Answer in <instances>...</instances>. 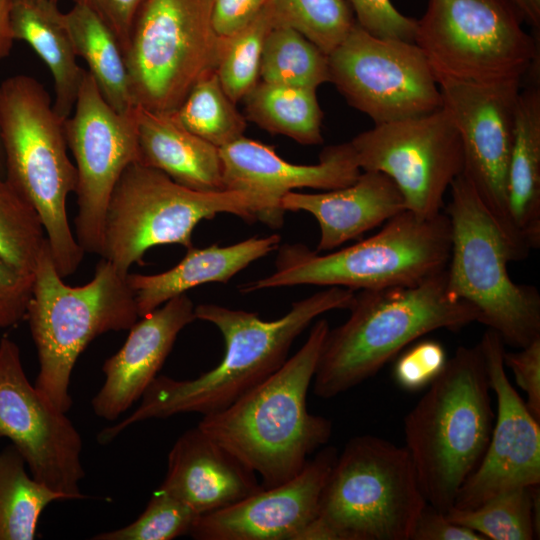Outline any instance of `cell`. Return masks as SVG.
Instances as JSON below:
<instances>
[{"instance_id": "6da1fadb", "label": "cell", "mask_w": 540, "mask_h": 540, "mask_svg": "<svg viewBox=\"0 0 540 540\" xmlns=\"http://www.w3.org/2000/svg\"><path fill=\"white\" fill-rule=\"evenodd\" d=\"M354 296V290L328 287L293 302L284 316L272 321L254 312L199 304L194 308L195 319L216 326L224 339L221 362L195 379L157 376L142 395L140 406L120 423L103 429L98 441L108 443L128 426L147 419L190 412L204 416L224 409L277 371L288 359L294 340L315 318L348 309Z\"/></svg>"}, {"instance_id": "7a4b0ae2", "label": "cell", "mask_w": 540, "mask_h": 540, "mask_svg": "<svg viewBox=\"0 0 540 540\" xmlns=\"http://www.w3.org/2000/svg\"><path fill=\"white\" fill-rule=\"evenodd\" d=\"M330 327L319 319L303 346L272 375L198 423L271 488L294 478L332 434V422L307 409V394Z\"/></svg>"}, {"instance_id": "3957f363", "label": "cell", "mask_w": 540, "mask_h": 540, "mask_svg": "<svg viewBox=\"0 0 540 540\" xmlns=\"http://www.w3.org/2000/svg\"><path fill=\"white\" fill-rule=\"evenodd\" d=\"M350 315L329 329L313 378L316 396L329 399L374 376L420 337L478 322L479 312L449 289L447 268L420 283L361 290Z\"/></svg>"}, {"instance_id": "277c9868", "label": "cell", "mask_w": 540, "mask_h": 540, "mask_svg": "<svg viewBox=\"0 0 540 540\" xmlns=\"http://www.w3.org/2000/svg\"><path fill=\"white\" fill-rule=\"evenodd\" d=\"M479 345L460 346L404 418L405 448L427 503L446 513L478 466L495 414Z\"/></svg>"}, {"instance_id": "5b68a950", "label": "cell", "mask_w": 540, "mask_h": 540, "mask_svg": "<svg viewBox=\"0 0 540 540\" xmlns=\"http://www.w3.org/2000/svg\"><path fill=\"white\" fill-rule=\"evenodd\" d=\"M0 137L4 177L39 214L56 269L65 278L85 254L66 210L77 171L68 156L64 120L35 78L19 74L0 84Z\"/></svg>"}, {"instance_id": "8992f818", "label": "cell", "mask_w": 540, "mask_h": 540, "mask_svg": "<svg viewBox=\"0 0 540 540\" xmlns=\"http://www.w3.org/2000/svg\"><path fill=\"white\" fill-rule=\"evenodd\" d=\"M26 318L40 365L34 386L50 406L66 413L72 405L70 378L80 354L96 337L129 330L140 317L127 275L101 258L88 283L68 285L46 239L34 269Z\"/></svg>"}, {"instance_id": "52a82bcc", "label": "cell", "mask_w": 540, "mask_h": 540, "mask_svg": "<svg viewBox=\"0 0 540 540\" xmlns=\"http://www.w3.org/2000/svg\"><path fill=\"white\" fill-rule=\"evenodd\" d=\"M275 271L240 291L297 285L376 290L422 282L448 266L451 224L445 211L424 217L405 209L373 236L329 254L304 245L278 248Z\"/></svg>"}, {"instance_id": "ba28073f", "label": "cell", "mask_w": 540, "mask_h": 540, "mask_svg": "<svg viewBox=\"0 0 540 540\" xmlns=\"http://www.w3.org/2000/svg\"><path fill=\"white\" fill-rule=\"evenodd\" d=\"M427 504L405 446L356 436L337 455L301 540H411Z\"/></svg>"}, {"instance_id": "9c48e42d", "label": "cell", "mask_w": 540, "mask_h": 540, "mask_svg": "<svg viewBox=\"0 0 540 540\" xmlns=\"http://www.w3.org/2000/svg\"><path fill=\"white\" fill-rule=\"evenodd\" d=\"M450 191L445 208L451 224L448 287L478 310V322L496 332L505 345L525 347L540 338L539 291L511 279L508 245L463 174Z\"/></svg>"}, {"instance_id": "30bf717a", "label": "cell", "mask_w": 540, "mask_h": 540, "mask_svg": "<svg viewBox=\"0 0 540 540\" xmlns=\"http://www.w3.org/2000/svg\"><path fill=\"white\" fill-rule=\"evenodd\" d=\"M255 207L248 193L192 190L157 169L132 163L119 178L107 205L101 258L127 275L152 247H192V233L202 220L229 213L252 223L256 221Z\"/></svg>"}, {"instance_id": "8fae6325", "label": "cell", "mask_w": 540, "mask_h": 540, "mask_svg": "<svg viewBox=\"0 0 540 540\" xmlns=\"http://www.w3.org/2000/svg\"><path fill=\"white\" fill-rule=\"evenodd\" d=\"M414 43L437 81L520 83L539 66V43L502 0H429Z\"/></svg>"}, {"instance_id": "7c38bea8", "label": "cell", "mask_w": 540, "mask_h": 540, "mask_svg": "<svg viewBox=\"0 0 540 540\" xmlns=\"http://www.w3.org/2000/svg\"><path fill=\"white\" fill-rule=\"evenodd\" d=\"M212 0H145L124 49L135 106L173 112L196 83L216 71L223 37Z\"/></svg>"}, {"instance_id": "4fadbf2b", "label": "cell", "mask_w": 540, "mask_h": 540, "mask_svg": "<svg viewBox=\"0 0 540 540\" xmlns=\"http://www.w3.org/2000/svg\"><path fill=\"white\" fill-rule=\"evenodd\" d=\"M328 66L329 82L375 125L442 108L439 83L414 42L376 37L356 22Z\"/></svg>"}, {"instance_id": "5bb4252c", "label": "cell", "mask_w": 540, "mask_h": 540, "mask_svg": "<svg viewBox=\"0 0 540 540\" xmlns=\"http://www.w3.org/2000/svg\"><path fill=\"white\" fill-rule=\"evenodd\" d=\"M349 142L361 171L386 174L406 209L424 217L442 212L444 195L464 168L459 133L443 108L375 125Z\"/></svg>"}, {"instance_id": "9a60e30c", "label": "cell", "mask_w": 540, "mask_h": 540, "mask_svg": "<svg viewBox=\"0 0 540 540\" xmlns=\"http://www.w3.org/2000/svg\"><path fill=\"white\" fill-rule=\"evenodd\" d=\"M134 109L128 114L114 110L86 70L73 114L64 120L77 171L75 237L85 253L101 256L110 196L124 170L137 162Z\"/></svg>"}, {"instance_id": "2e32d148", "label": "cell", "mask_w": 540, "mask_h": 540, "mask_svg": "<svg viewBox=\"0 0 540 540\" xmlns=\"http://www.w3.org/2000/svg\"><path fill=\"white\" fill-rule=\"evenodd\" d=\"M438 83L442 108L461 139L462 174L500 229L512 261H521L507 203L514 112L521 84L479 85L451 80Z\"/></svg>"}, {"instance_id": "e0dca14e", "label": "cell", "mask_w": 540, "mask_h": 540, "mask_svg": "<svg viewBox=\"0 0 540 540\" xmlns=\"http://www.w3.org/2000/svg\"><path fill=\"white\" fill-rule=\"evenodd\" d=\"M19 451L34 479L64 499L83 498L82 439L66 413L50 406L24 372L20 349L0 340V438Z\"/></svg>"}, {"instance_id": "ac0fdd59", "label": "cell", "mask_w": 540, "mask_h": 540, "mask_svg": "<svg viewBox=\"0 0 540 540\" xmlns=\"http://www.w3.org/2000/svg\"><path fill=\"white\" fill-rule=\"evenodd\" d=\"M478 345L497 414L485 453L457 494V509H472L502 492L540 484V422L506 374L501 337L488 329Z\"/></svg>"}, {"instance_id": "d6986e66", "label": "cell", "mask_w": 540, "mask_h": 540, "mask_svg": "<svg viewBox=\"0 0 540 540\" xmlns=\"http://www.w3.org/2000/svg\"><path fill=\"white\" fill-rule=\"evenodd\" d=\"M219 151L225 189L250 194L256 204V221L274 229L283 224L281 199L286 193L298 188H343L361 173L350 142L324 148L313 165L289 163L273 146L244 136Z\"/></svg>"}, {"instance_id": "ffe728a7", "label": "cell", "mask_w": 540, "mask_h": 540, "mask_svg": "<svg viewBox=\"0 0 540 540\" xmlns=\"http://www.w3.org/2000/svg\"><path fill=\"white\" fill-rule=\"evenodd\" d=\"M337 455L335 447H322L291 480L200 515L188 535L196 540H301L316 517Z\"/></svg>"}, {"instance_id": "44dd1931", "label": "cell", "mask_w": 540, "mask_h": 540, "mask_svg": "<svg viewBox=\"0 0 540 540\" xmlns=\"http://www.w3.org/2000/svg\"><path fill=\"white\" fill-rule=\"evenodd\" d=\"M194 308L182 294L133 324L123 346L103 364L105 381L91 402L98 417L113 421L142 397L180 331L195 320Z\"/></svg>"}, {"instance_id": "7402d4cb", "label": "cell", "mask_w": 540, "mask_h": 540, "mask_svg": "<svg viewBox=\"0 0 540 540\" xmlns=\"http://www.w3.org/2000/svg\"><path fill=\"white\" fill-rule=\"evenodd\" d=\"M167 464L159 489L190 506L199 516L264 488L255 472L198 427L176 440Z\"/></svg>"}, {"instance_id": "603a6c76", "label": "cell", "mask_w": 540, "mask_h": 540, "mask_svg": "<svg viewBox=\"0 0 540 540\" xmlns=\"http://www.w3.org/2000/svg\"><path fill=\"white\" fill-rule=\"evenodd\" d=\"M284 211L312 214L320 227L317 252L332 250L406 209L396 184L384 173L361 171L346 187L322 193L288 192L281 199Z\"/></svg>"}, {"instance_id": "cb8c5ba5", "label": "cell", "mask_w": 540, "mask_h": 540, "mask_svg": "<svg viewBox=\"0 0 540 540\" xmlns=\"http://www.w3.org/2000/svg\"><path fill=\"white\" fill-rule=\"evenodd\" d=\"M138 159L176 183L201 192L225 189L219 148L186 129L173 112L135 106Z\"/></svg>"}, {"instance_id": "d4e9b609", "label": "cell", "mask_w": 540, "mask_h": 540, "mask_svg": "<svg viewBox=\"0 0 540 540\" xmlns=\"http://www.w3.org/2000/svg\"><path fill=\"white\" fill-rule=\"evenodd\" d=\"M539 69L520 88L514 112L513 143L507 176L511 226L525 259L540 246V81Z\"/></svg>"}, {"instance_id": "484cf974", "label": "cell", "mask_w": 540, "mask_h": 540, "mask_svg": "<svg viewBox=\"0 0 540 540\" xmlns=\"http://www.w3.org/2000/svg\"><path fill=\"white\" fill-rule=\"evenodd\" d=\"M280 240V235L272 234L224 247L217 244L204 248L192 246L169 270L153 275L128 273L127 282L134 294L139 317L194 287L208 282H228L252 262L279 248Z\"/></svg>"}, {"instance_id": "4316f807", "label": "cell", "mask_w": 540, "mask_h": 540, "mask_svg": "<svg viewBox=\"0 0 540 540\" xmlns=\"http://www.w3.org/2000/svg\"><path fill=\"white\" fill-rule=\"evenodd\" d=\"M11 27L14 39L29 44L48 67L55 88L53 107L65 120L86 73L77 62L65 13L50 0H12Z\"/></svg>"}, {"instance_id": "83f0119b", "label": "cell", "mask_w": 540, "mask_h": 540, "mask_svg": "<svg viewBox=\"0 0 540 540\" xmlns=\"http://www.w3.org/2000/svg\"><path fill=\"white\" fill-rule=\"evenodd\" d=\"M66 25L77 56L83 58L105 101L128 114L135 104L123 49L112 30L90 9L74 4L65 13Z\"/></svg>"}, {"instance_id": "f1b7e54d", "label": "cell", "mask_w": 540, "mask_h": 540, "mask_svg": "<svg viewBox=\"0 0 540 540\" xmlns=\"http://www.w3.org/2000/svg\"><path fill=\"white\" fill-rule=\"evenodd\" d=\"M316 90L260 81L243 98L245 118L300 144H321L323 112Z\"/></svg>"}, {"instance_id": "f546056e", "label": "cell", "mask_w": 540, "mask_h": 540, "mask_svg": "<svg viewBox=\"0 0 540 540\" xmlns=\"http://www.w3.org/2000/svg\"><path fill=\"white\" fill-rule=\"evenodd\" d=\"M14 445L0 452V540H32L38 520L52 501L64 499L59 492L34 479Z\"/></svg>"}, {"instance_id": "4dcf8cb0", "label": "cell", "mask_w": 540, "mask_h": 540, "mask_svg": "<svg viewBox=\"0 0 540 540\" xmlns=\"http://www.w3.org/2000/svg\"><path fill=\"white\" fill-rule=\"evenodd\" d=\"M260 78L267 83L317 89L330 80L328 55L299 31L275 25L265 39Z\"/></svg>"}, {"instance_id": "1f68e13d", "label": "cell", "mask_w": 540, "mask_h": 540, "mask_svg": "<svg viewBox=\"0 0 540 540\" xmlns=\"http://www.w3.org/2000/svg\"><path fill=\"white\" fill-rule=\"evenodd\" d=\"M538 499L539 484L525 486L497 494L472 509L452 507L446 515L485 540H532L539 538L534 521Z\"/></svg>"}, {"instance_id": "d6a6232c", "label": "cell", "mask_w": 540, "mask_h": 540, "mask_svg": "<svg viewBox=\"0 0 540 540\" xmlns=\"http://www.w3.org/2000/svg\"><path fill=\"white\" fill-rule=\"evenodd\" d=\"M173 114L186 129L218 148L244 136L247 127L216 71L200 79Z\"/></svg>"}, {"instance_id": "836d02e7", "label": "cell", "mask_w": 540, "mask_h": 540, "mask_svg": "<svg viewBox=\"0 0 540 540\" xmlns=\"http://www.w3.org/2000/svg\"><path fill=\"white\" fill-rule=\"evenodd\" d=\"M274 26L275 20L268 2L252 22L236 33L223 37L216 73L224 91L234 103L243 100L259 82L265 39Z\"/></svg>"}, {"instance_id": "e575fe53", "label": "cell", "mask_w": 540, "mask_h": 540, "mask_svg": "<svg viewBox=\"0 0 540 540\" xmlns=\"http://www.w3.org/2000/svg\"><path fill=\"white\" fill-rule=\"evenodd\" d=\"M275 25L304 35L329 55L349 34L356 19L346 0H269Z\"/></svg>"}, {"instance_id": "d590c367", "label": "cell", "mask_w": 540, "mask_h": 540, "mask_svg": "<svg viewBox=\"0 0 540 540\" xmlns=\"http://www.w3.org/2000/svg\"><path fill=\"white\" fill-rule=\"evenodd\" d=\"M46 239L37 211L0 175V257L33 275Z\"/></svg>"}, {"instance_id": "8d00e7d4", "label": "cell", "mask_w": 540, "mask_h": 540, "mask_svg": "<svg viewBox=\"0 0 540 540\" xmlns=\"http://www.w3.org/2000/svg\"><path fill=\"white\" fill-rule=\"evenodd\" d=\"M199 515L187 504L158 489L131 524L103 532L93 540H171L188 535Z\"/></svg>"}, {"instance_id": "74e56055", "label": "cell", "mask_w": 540, "mask_h": 540, "mask_svg": "<svg viewBox=\"0 0 540 540\" xmlns=\"http://www.w3.org/2000/svg\"><path fill=\"white\" fill-rule=\"evenodd\" d=\"M447 361L445 348L439 341L421 340L397 358L393 367V379L405 391H420L442 373Z\"/></svg>"}, {"instance_id": "f35d334b", "label": "cell", "mask_w": 540, "mask_h": 540, "mask_svg": "<svg viewBox=\"0 0 540 540\" xmlns=\"http://www.w3.org/2000/svg\"><path fill=\"white\" fill-rule=\"evenodd\" d=\"M357 24L368 33L387 39L414 42L416 19L402 14L390 0H346Z\"/></svg>"}, {"instance_id": "ab89813d", "label": "cell", "mask_w": 540, "mask_h": 540, "mask_svg": "<svg viewBox=\"0 0 540 540\" xmlns=\"http://www.w3.org/2000/svg\"><path fill=\"white\" fill-rule=\"evenodd\" d=\"M33 275L23 273L0 257V329L26 318Z\"/></svg>"}, {"instance_id": "60d3db41", "label": "cell", "mask_w": 540, "mask_h": 540, "mask_svg": "<svg viewBox=\"0 0 540 540\" xmlns=\"http://www.w3.org/2000/svg\"><path fill=\"white\" fill-rule=\"evenodd\" d=\"M504 364L509 367L517 385L525 392V404L540 420V338L516 352H504Z\"/></svg>"}, {"instance_id": "b9f144b4", "label": "cell", "mask_w": 540, "mask_h": 540, "mask_svg": "<svg viewBox=\"0 0 540 540\" xmlns=\"http://www.w3.org/2000/svg\"><path fill=\"white\" fill-rule=\"evenodd\" d=\"M145 0H73L95 13L115 34L124 53L135 17Z\"/></svg>"}, {"instance_id": "7bdbcfd3", "label": "cell", "mask_w": 540, "mask_h": 540, "mask_svg": "<svg viewBox=\"0 0 540 540\" xmlns=\"http://www.w3.org/2000/svg\"><path fill=\"white\" fill-rule=\"evenodd\" d=\"M269 0H212L211 20L216 34L228 37L252 22Z\"/></svg>"}, {"instance_id": "ee69618b", "label": "cell", "mask_w": 540, "mask_h": 540, "mask_svg": "<svg viewBox=\"0 0 540 540\" xmlns=\"http://www.w3.org/2000/svg\"><path fill=\"white\" fill-rule=\"evenodd\" d=\"M411 540H485L477 532L452 522L446 515L427 504L414 526Z\"/></svg>"}, {"instance_id": "f6af8a7d", "label": "cell", "mask_w": 540, "mask_h": 540, "mask_svg": "<svg viewBox=\"0 0 540 540\" xmlns=\"http://www.w3.org/2000/svg\"><path fill=\"white\" fill-rule=\"evenodd\" d=\"M523 24L540 29V0H502Z\"/></svg>"}, {"instance_id": "bcb514c9", "label": "cell", "mask_w": 540, "mask_h": 540, "mask_svg": "<svg viewBox=\"0 0 540 540\" xmlns=\"http://www.w3.org/2000/svg\"><path fill=\"white\" fill-rule=\"evenodd\" d=\"M12 0H0V59L11 52L15 41L11 27Z\"/></svg>"}, {"instance_id": "7dc6e473", "label": "cell", "mask_w": 540, "mask_h": 540, "mask_svg": "<svg viewBox=\"0 0 540 540\" xmlns=\"http://www.w3.org/2000/svg\"><path fill=\"white\" fill-rule=\"evenodd\" d=\"M4 155H3V148L1 143V137H0V175L4 176Z\"/></svg>"}, {"instance_id": "c3c4849f", "label": "cell", "mask_w": 540, "mask_h": 540, "mask_svg": "<svg viewBox=\"0 0 540 540\" xmlns=\"http://www.w3.org/2000/svg\"><path fill=\"white\" fill-rule=\"evenodd\" d=\"M50 1H54V2H57L58 0H50Z\"/></svg>"}]
</instances>
